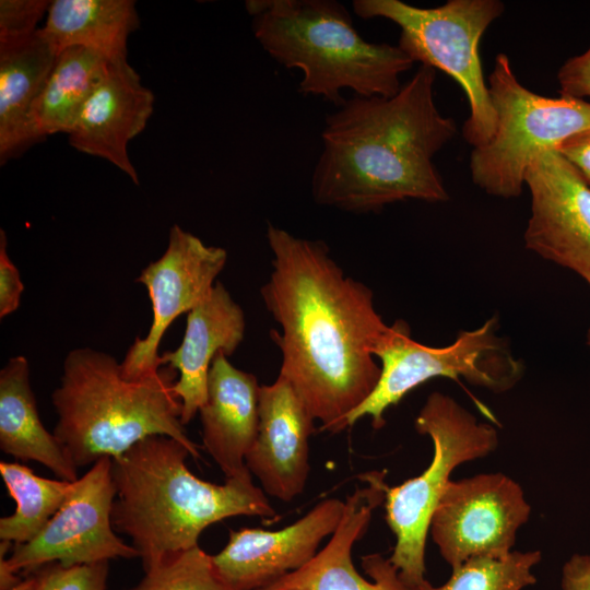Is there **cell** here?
I'll use <instances>...</instances> for the list:
<instances>
[{
	"label": "cell",
	"instance_id": "7c38bea8",
	"mask_svg": "<svg viewBox=\"0 0 590 590\" xmlns=\"http://www.w3.org/2000/svg\"><path fill=\"white\" fill-rule=\"evenodd\" d=\"M226 261L224 248L208 246L176 224L170 227L165 252L135 280L149 292L153 320L148 334L134 339L120 363L125 378L140 379L161 367L158 346L166 330L209 296Z\"/></svg>",
	"mask_w": 590,
	"mask_h": 590
},
{
	"label": "cell",
	"instance_id": "d6986e66",
	"mask_svg": "<svg viewBox=\"0 0 590 590\" xmlns=\"http://www.w3.org/2000/svg\"><path fill=\"white\" fill-rule=\"evenodd\" d=\"M259 390L253 374L236 368L223 352L217 353L199 414L203 447L225 479L250 474L245 460L258 432Z\"/></svg>",
	"mask_w": 590,
	"mask_h": 590
},
{
	"label": "cell",
	"instance_id": "3957f363",
	"mask_svg": "<svg viewBox=\"0 0 590 590\" xmlns=\"http://www.w3.org/2000/svg\"><path fill=\"white\" fill-rule=\"evenodd\" d=\"M189 456L176 439L155 435L111 458L116 486L111 523L131 540L144 571L198 545L203 530L221 520L276 516L251 473L214 484L190 472Z\"/></svg>",
	"mask_w": 590,
	"mask_h": 590
},
{
	"label": "cell",
	"instance_id": "ac0fdd59",
	"mask_svg": "<svg viewBox=\"0 0 590 590\" xmlns=\"http://www.w3.org/2000/svg\"><path fill=\"white\" fill-rule=\"evenodd\" d=\"M245 314L221 282L187 314L180 345L160 355V366L178 373L174 391L181 401V422L188 424L208 397V378L217 353L232 355L244 340Z\"/></svg>",
	"mask_w": 590,
	"mask_h": 590
},
{
	"label": "cell",
	"instance_id": "ffe728a7",
	"mask_svg": "<svg viewBox=\"0 0 590 590\" xmlns=\"http://www.w3.org/2000/svg\"><path fill=\"white\" fill-rule=\"evenodd\" d=\"M58 52L38 28L33 35L0 43V161L34 143L32 111Z\"/></svg>",
	"mask_w": 590,
	"mask_h": 590
},
{
	"label": "cell",
	"instance_id": "d4e9b609",
	"mask_svg": "<svg viewBox=\"0 0 590 590\" xmlns=\"http://www.w3.org/2000/svg\"><path fill=\"white\" fill-rule=\"evenodd\" d=\"M541 558L540 551H512L500 558H471L452 568L444 585L435 587L425 579L414 590H523L536 582L532 569Z\"/></svg>",
	"mask_w": 590,
	"mask_h": 590
},
{
	"label": "cell",
	"instance_id": "7402d4cb",
	"mask_svg": "<svg viewBox=\"0 0 590 590\" xmlns=\"http://www.w3.org/2000/svg\"><path fill=\"white\" fill-rule=\"evenodd\" d=\"M139 23L132 0H54L40 31L58 54L83 47L116 61L127 59L128 38Z\"/></svg>",
	"mask_w": 590,
	"mask_h": 590
},
{
	"label": "cell",
	"instance_id": "e0dca14e",
	"mask_svg": "<svg viewBox=\"0 0 590 590\" xmlns=\"http://www.w3.org/2000/svg\"><path fill=\"white\" fill-rule=\"evenodd\" d=\"M153 106L154 94L141 83L127 59L110 61L68 134L70 145L110 162L139 184L128 143L145 128Z\"/></svg>",
	"mask_w": 590,
	"mask_h": 590
},
{
	"label": "cell",
	"instance_id": "8fae6325",
	"mask_svg": "<svg viewBox=\"0 0 590 590\" xmlns=\"http://www.w3.org/2000/svg\"><path fill=\"white\" fill-rule=\"evenodd\" d=\"M530 512L516 481L503 473H483L449 482L429 532L442 558L455 568L471 558L507 556Z\"/></svg>",
	"mask_w": 590,
	"mask_h": 590
},
{
	"label": "cell",
	"instance_id": "7a4b0ae2",
	"mask_svg": "<svg viewBox=\"0 0 590 590\" xmlns=\"http://www.w3.org/2000/svg\"><path fill=\"white\" fill-rule=\"evenodd\" d=\"M435 80V69L421 66L393 96L355 95L326 117L311 176L316 203L367 213L408 199L448 200L434 157L457 125L436 106Z\"/></svg>",
	"mask_w": 590,
	"mask_h": 590
},
{
	"label": "cell",
	"instance_id": "5b68a950",
	"mask_svg": "<svg viewBox=\"0 0 590 590\" xmlns=\"http://www.w3.org/2000/svg\"><path fill=\"white\" fill-rule=\"evenodd\" d=\"M251 28L279 63L299 69V92L338 107L349 88L357 96L391 97L414 61L397 45L365 40L334 0H248Z\"/></svg>",
	"mask_w": 590,
	"mask_h": 590
},
{
	"label": "cell",
	"instance_id": "83f0119b",
	"mask_svg": "<svg viewBox=\"0 0 590 590\" xmlns=\"http://www.w3.org/2000/svg\"><path fill=\"white\" fill-rule=\"evenodd\" d=\"M47 0H1L0 43L13 42L33 35L37 23L50 7Z\"/></svg>",
	"mask_w": 590,
	"mask_h": 590
},
{
	"label": "cell",
	"instance_id": "5bb4252c",
	"mask_svg": "<svg viewBox=\"0 0 590 590\" xmlns=\"http://www.w3.org/2000/svg\"><path fill=\"white\" fill-rule=\"evenodd\" d=\"M385 471L362 474L366 486L346 497L342 518L329 542L304 566L259 590H414L381 554L362 557L371 581L358 574L352 563L353 546L365 535L374 510L385 502Z\"/></svg>",
	"mask_w": 590,
	"mask_h": 590
},
{
	"label": "cell",
	"instance_id": "30bf717a",
	"mask_svg": "<svg viewBox=\"0 0 590 590\" xmlns=\"http://www.w3.org/2000/svg\"><path fill=\"white\" fill-rule=\"evenodd\" d=\"M111 465V458H101L74 481L61 507L33 540L17 545L1 541L0 562L17 574L34 573L51 563L69 567L118 557L140 558L111 523L116 497Z\"/></svg>",
	"mask_w": 590,
	"mask_h": 590
},
{
	"label": "cell",
	"instance_id": "1f68e13d",
	"mask_svg": "<svg viewBox=\"0 0 590 590\" xmlns=\"http://www.w3.org/2000/svg\"><path fill=\"white\" fill-rule=\"evenodd\" d=\"M562 590H590V554H575L563 566Z\"/></svg>",
	"mask_w": 590,
	"mask_h": 590
},
{
	"label": "cell",
	"instance_id": "836d02e7",
	"mask_svg": "<svg viewBox=\"0 0 590 590\" xmlns=\"http://www.w3.org/2000/svg\"><path fill=\"white\" fill-rule=\"evenodd\" d=\"M588 282V284L590 285V278L586 280ZM587 344L589 345L590 347V329L588 330V333H587Z\"/></svg>",
	"mask_w": 590,
	"mask_h": 590
},
{
	"label": "cell",
	"instance_id": "9a60e30c",
	"mask_svg": "<svg viewBox=\"0 0 590 590\" xmlns=\"http://www.w3.org/2000/svg\"><path fill=\"white\" fill-rule=\"evenodd\" d=\"M344 502L327 498L280 530L241 528L212 555L219 577L234 590H259L297 570L319 551L340 523Z\"/></svg>",
	"mask_w": 590,
	"mask_h": 590
},
{
	"label": "cell",
	"instance_id": "277c9868",
	"mask_svg": "<svg viewBox=\"0 0 590 590\" xmlns=\"http://www.w3.org/2000/svg\"><path fill=\"white\" fill-rule=\"evenodd\" d=\"M177 378L176 369L163 365L150 376L127 379L110 354L74 349L51 396L58 415L54 435L76 468L119 457L155 435L176 439L197 459L199 446L185 430L174 391Z\"/></svg>",
	"mask_w": 590,
	"mask_h": 590
},
{
	"label": "cell",
	"instance_id": "cb8c5ba5",
	"mask_svg": "<svg viewBox=\"0 0 590 590\" xmlns=\"http://www.w3.org/2000/svg\"><path fill=\"white\" fill-rule=\"evenodd\" d=\"M0 474L15 509L0 519V540L14 545L33 540L58 511L73 482L39 476L17 462L0 461Z\"/></svg>",
	"mask_w": 590,
	"mask_h": 590
},
{
	"label": "cell",
	"instance_id": "ba28073f",
	"mask_svg": "<svg viewBox=\"0 0 590 590\" xmlns=\"http://www.w3.org/2000/svg\"><path fill=\"white\" fill-rule=\"evenodd\" d=\"M488 91L496 114L493 137L470 156L472 181L486 193L517 198L529 166L543 152L558 150L590 128V102L545 97L523 86L507 55L495 57Z\"/></svg>",
	"mask_w": 590,
	"mask_h": 590
},
{
	"label": "cell",
	"instance_id": "6da1fadb",
	"mask_svg": "<svg viewBox=\"0 0 590 590\" xmlns=\"http://www.w3.org/2000/svg\"><path fill=\"white\" fill-rule=\"evenodd\" d=\"M267 241L272 271L260 293L282 330L270 332L282 354L279 376L321 423L320 430L340 433L378 384L374 350L389 326L371 290L345 275L322 240L268 223Z\"/></svg>",
	"mask_w": 590,
	"mask_h": 590
},
{
	"label": "cell",
	"instance_id": "484cf974",
	"mask_svg": "<svg viewBox=\"0 0 590 590\" xmlns=\"http://www.w3.org/2000/svg\"><path fill=\"white\" fill-rule=\"evenodd\" d=\"M128 590H234L217 575L212 555L199 544L178 552L144 571Z\"/></svg>",
	"mask_w": 590,
	"mask_h": 590
},
{
	"label": "cell",
	"instance_id": "2e32d148",
	"mask_svg": "<svg viewBox=\"0 0 590 590\" xmlns=\"http://www.w3.org/2000/svg\"><path fill=\"white\" fill-rule=\"evenodd\" d=\"M315 418L291 384L278 376L259 390V425L246 467L263 492L291 502L305 489Z\"/></svg>",
	"mask_w": 590,
	"mask_h": 590
},
{
	"label": "cell",
	"instance_id": "9c48e42d",
	"mask_svg": "<svg viewBox=\"0 0 590 590\" xmlns=\"http://www.w3.org/2000/svg\"><path fill=\"white\" fill-rule=\"evenodd\" d=\"M498 319H487L481 327L460 331L455 342L434 347L416 342L410 326L398 319L374 350L381 374L371 394L347 417V428L363 417L371 426L385 425V412L397 405L410 391L435 377H448L503 392L522 377L523 363L516 358L506 340L497 335Z\"/></svg>",
	"mask_w": 590,
	"mask_h": 590
},
{
	"label": "cell",
	"instance_id": "603a6c76",
	"mask_svg": "<svg viewBox=\"0 0 590 590\" xmlns=\"http://www.w3.org/2000/svg\"><path fill=\"white\" fill-rule=\"evenodd\" d=\"M109 62L83 47H69L58 54L32 111L33 128L39 141L55 133H70L83 106L105 76Z\"/></svg>",
	"mask_w": 590,
	"mask_h": 590
},
{
	"label": "cell",
	"instance_id": "f1b7e54d",
	"mask_svg": "<svg viewBox=\"0 0 590 590\" xmlns=\"http://www.w3.org/2000/svg\"><path fill=\"white\" fill-rule=\"evenodd\" d=\"M557 81L560 95L583 101L590 98V47L560 66Z\"/></svg>",
	"mask_w": 590,
	"mask_h": 590
},
{
	"label": "cell",
	"instance_id": "4dcf8cb0",
	"mask_svg": "<svg viewBox=\"0 0 590 590\" xmlns=\"http://www.w3.org/2000/svg\"><path fill=\"white\" fill-rule=\"evenodd\" d=\"M557 151L590 187V128L566 140Z\"/></svg>",
	"mask_w": 590,
	"mask_h": 590
},
{
	"label": "cell",
	"instance_id": "8992f818",
	"mask_svg": "<svg viewBox=\"0 0 590 590\" xmlns=\"http://www.w3.org/2000/svg\"><path fill=\"white\" fill-rule=\"evenodd\" d=\"M363 19L382 17L400 28L398 46L421 66L451 76L464 92L470 115L462 133L472 148L494 134L496 114L484 78L480 43L505 10L499 0H448L435 8H418L400 0H355Z\"/></svg>",
	"mask_w": 590,
	"mask_h": 590
},
{
	"label": "cell",
	"instance_id": "4316f807",
	"mask_svg": "<svg viewBox=\"0 0 590 590\" xmlns=\"http://www.w3.org/2000/svg\"><path fill=\"white\" fill-rule=\"evenodd\" d=\"M34 573L36 590H105L108 562L69 567L51 563Z\"/></svg>",
	"mask_w": 590,
	"mask_h": 590
},
{
	"label": "cell",
	"instance_id": "4fadbf2b",
	"mask_svg": "<svg viewBox=\"0 0 590 590\" xmlns=\"http://www.w3.org/2000/svg\"><path fill=\"white\" fill-rule=\"evenodd\" d=\"M524 186L531 198L526 248L589 279L590 187L555 149L532 162Z\"/></svg>",
	"mask_w": 590,
	"mask_h": 590
},
{
	"label": "cell",
	"instance_id": "f546056e",
	"mask_svg": "<svg viewBox=\"0 0 590 590\" xmlns=\"http://www.w3.org/2000/svg\"><path fill=\"white\" fill-rule=\"evenodd\" d=\"M24 285L16 266L7 251V235L0 231V318L14 312L21 302Z\"/></svg>",
	"mask_w": 590,
	"mask_h": 590
},
{
	"label": "cell",
	"instance_id": "44dd1931",
	"mask_svg": "<svg viewBox=\"0 0 590 590\" xmlns=\"http://www.w3.org/2000/svg\"><path fill=\"white\" fill-rule=\"evenodd\" d=\"M0 449L22 461H36L61 480L74 482L78 468L42 423L27 359L11 357L0 371Z\"/></svg>",
	"mask_w": 590,
	"mask_h": 590
},
{
	"label": "cell",
	"instance_id": "52a82bcc",
	"mask_svg": "<svg viewBox=\"0 0 590 590\" xmlns=\"http://www.w3.org/2000/svg\"><path fill=\"white\" fill-rule=\"evenodd\" d=\"M415 429L433 441L429 465L398 486H388L386 521L396 535L389 557L402 580L415 588L425 580V546L430 520L450 474L460 464L485 457L498 446L497 430L480 423L455 399L430 393L415 418Z\"/></svg>",
	"mask_w": 590,
	"mask_h": 590
},
{
	"label": "cell",
	"instance_id": "d6a6232c",
	"mask_svg": "<svg viewBox=\"0 0 590 590\" xmlns=\"http://www.w3.org/2000/svg\"><path fill=\"white\" fill-rule=\"evenodd\" d=\"M37 578L36 575L28 576L22 579L17 585L9 590H36Z\"/></svg>",
	"mask_w": 590,
	"mask_h": 590
}]
</instances>
